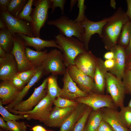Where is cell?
Instances as JSON below:
<instances>
[{
	"mask_svg": "<svg viewBox=\"0 0 131 131\" xmlns=\"http://www.w3.org/2000/svg\"><path fill=\"white\" fill-rule=\"evenodd\" d=\"M37 67L24 71L18 72L16 76L22 80L25 84H27L35 74Z\"/></svg>",
	"mask_w": 131,
	"mask_h": 131,
	"instance_id": "obj_38",
	"label": "cell"
},
{
	"mask_svg": "<svg viewBox=\"0 0 131 131\" xmlns=\"http://www.w3.org/2000/svg\"><path fill=\"white\" fill-rule=\"evenodd\" d=\"M33 131H52L46 129L45 128L40 125H35L31 129Z\"/></svg>",
	"mask_w": 131,
	"mask_h": 131,
	"instance_id": "obj_48",
	"label": "cell"
},
{
	"mask_svg": "<svg viewBox=\"0 0 131 131\" xmlns=\"http://www.w3.org/2000/svg\"><path fill=\"white\" fill-rule=\"evenodd\" d=\"M125 52L126 57L131 55V34L128 44L125 48Z\"/></svg>",
	"mask_w": 131,
	"mask_h": 131,
	"instance_id": "obj_49",
	"label": "cell"
},
{
	"mask_svg": "<svg viewBox=\"0 0 131 131\" xmlns=\"http://www.w3.org/2000/svg\"><path fill=\"white\" fill-rule=\"evenodd\" d=\"M51 0H33L31 14V21L29 23L33 35L40 38L41 30L44 26L48 18V10L51 8Z\"/></svg>",
	"mask_w": 131,
	"mask_h": 131,
	"instance_id": "obj_3",
	"label": "cell"
},
{
	"mask_svg": "<svg viewBox=\"0 0 131 131\" xmlns=\"http://www.w3.org/2000/svg\"><path fill=\"white\" fill-rule=\"evenodd\" d=\"M101 109L103 120L107 122L115 131H130L120 120L117 109L103 108Z\"/></svg>",
	"mask_w": 131,
	"mask_h": 131,
	"instance_id": "obj_18",
	"label": "cell"
},
{
	"mask_svg": "<svg viewBox=\"0 0 131 131\" xmlns=\"http://www.w3.org/2000/svg\"><path fill=\"white\" fill-rule=\"evenodd\" d=\"M75 106L60 108L55 106L53 108L48 118L44 123L49 127L60 128L69 116Z\"/></svg>",
	"mask_w": 131,
	"mask_h": 131,
	"instance_id": "obj_17",
	"label": "cell"
},
{
	"mask_svg": "<svg viewBox=\"0 0 131 131\" xmlns=\"http://www.w3.org/2000/svg\"><path fill=\"white\" fill-rule=\"evenodd\" d=\"M115 0H111L110 1V5L111 7L114 9H115L116 8Z\"/></svg>",
	"mask_w": 131,
	"mask_h": 131,
	"instance_id": "obj_54",
	"label": "cell"
},
{
	"mask_svg": "<svg viewBox=\"0 0 131 131\" xmlns=\"http://www.w3.org/2000/svg\"><path fill=\"white\" fill-rule=\"evenodd\" d=\"M52 5L51 13H53L55 9L59 7L60 9L61 14L63 15L64 13V5L66 2V0H51Z\"/></svg>",
	"mask_w": 131,
	"mask_h": 131,
	"instance_id": "obj_40",
	"label": "cell"
},
{
	"mask_svg": "<svg viewBox=\"0 0 131 131\" xmlns=\"http://www.w3.org/2000/svg\"><path fill=\"white\" fill-rule=\"evenodd\" d=\"M122 80L126 94L131 95V68H125Z\"/></svg>",
	"mask_w": 131,
	"mask_h": 131,
	"instance_id": "obj_36",
	"label": "cell"
},
{
	"mask_svg": "<svg viewBox=\"0 0 131 131\" xmlns=\"http://www.w3.org/2000/svg\"><path fill=\"white\" fill-rule=\"evenodd\" d=\"M54 36L57 44L62 49L63 60L67 67L74 65V60L78 55L87 51L84 44L77 38L60 34Z\"/></svg>",
	"mask_w": 131,
	"mask_h": 131,
	"instance_id": "obj_2",
	"label": "cell"
},
{
	"mask_svg": "<svg viewBox=\"0 0 131 131\" xmlns=\"http://www.w3.org/2000/svg\"><path fill=\"white\" fill-rule=\"evenodd\" d=\"M107 19V17H106L98 21H93L89 19L85 16L81 23L84 30L82 42L87 51H89V44L92 35L97 33L99 37L102 38L103 29Z\"/></svg>",
	"mask_w": 131,
	"mask_h": 131,
	"instance_id": "obj_14",
	"label": "cell"
},
{
	"mask_svg": "<svg viewBox=\"0 0 131 131\" xmlns=\"http://www.w3.org/2000/svg\"><path fill=\"white\" fill-rule=\"evenodd\" d=\"M67 68L71 77L81 90L88 93H96L93 78L81 72L75 65H71Z\"/></svg>",
	"mask_w": 131,
	"mask_h": 131,
	"instance_id": "obj_13",
	"label": "cell"
},
{
	"mask_svg": "<svg viewBox=\"0 0 131 131\" xmlns=\"http://www.w3.org/2000/svg\"><path fill=\"white\" fill-rule=\"evenodd\" d=\"M106 89L117 107L120 108L124 106L126 94L122 80L107 72L106 75Z\"/></svg>",
	"mask_w": 131,
	"mask_h": 131,
	"instance_id": "obj_7",
	"label": "cell"
},
{
	"mask_svg": "<svg viewBox=\"0 0 131 131\" xmlns=\"http://www.w3.org/2000/svg\"><path fill=\"white\" fill-rule=\"evenodd\" d=\"M55 106L60 108L75 106L78 103L74 100H70L58 96L53 101Z\"/></svg>",
	"mask_w": 131,
	"mask_h": 131,
	"instance_id": "obj_35",
	"label": "cell"
},
{
	"mask_svg": "<svg viewBox=\"0 0 131 131\" xmlns=\"http://www.w3.org/2000/svg\"><path fill=\"white\" fill-rule=\"evenodd\" d=\"M114 52L111 50L105 53L104 55V58L105 60L114 59Z\"/></svg>",
	"mask_w": 131,
	"mask_h": 131,
	"instance_id": "obj_46",
	"label": "cell"
},
{
	"mask_svg": "<svg viewBox=\"0 0 131 131\" xmlns=\"http://www.w3.org/2000/svg\"><path fill=\"white\" fill-rule=\"evenodd\" d=\"M20 91L10 80L3 81L0 84V101L2 104L8 105L12 102L17 98Z\"/></svg>",
	"mask_w": 131,
	"mask_h": 131,
	"instance_id": "obj_21",
	"label": "cell"
},
{
	"mask_svg": "<svg viewBox=\"0 0 131 131\" xmlns=\"http://www.w3.org/2000/svg\"><path fill=\"white\" fill-rule=\"evenodd\" d=\"M5 51L0 46V57H5L7 54Z\"/></svg>",
	"mask_w": 131,
	"mask_h": 131,
	"instance_id": "obj_52",
	"label": "cell"
},
{
	"mask_svg": "<svg viewBox=\"0 0 131 131\" xmlns=\"http://www.w3.org/2000/svg\"><path fill=\"white\" fill-rule=\"evenodd\" d=\"M18 66L14 56L7 53L3 57H0V79L3 81L10 80L18 73Z\"/></svg>",
	"mask_w": 131,
	"mask_h": 131,
	"instance_id": "obj_16",
	"label": "cell"
},
{
	"mask_svg": "<svg viewBox=\"0 0 131 131\" xmlns=\"http://www.w3.org/2000/svg\"><path fill=\"white\" fill-rule=\"evenodd\" d=\"M57 78V75L52 74L48 77L47 94L53 101L59 96L61 90L58 85Z\"/></svg>",
	"mask_w": 131,
	"mask_h": 131,
	"instance_id": "obj_28",
	"label": "cell"
},
{
	"mask_svg": "<svg viewBox=\"0 0 131 131\" xmlns=\"http://www.w3.org/2000/svg\"><path fill=\"white\" fill-rule=\"evenodd\" d=\"M85 1L84 0H77V6L79 8V11L77 17L74 20L76 22H81L86 16L85 15V11L86 8Z\"/></svg>",
	"mask_w": 131,
	"mask_h": 131,
	"instance_id": "obj_39",
	"label": "cell"
},
{
	"mask_svg": "<svg viewBox=\"0 0 131 131\" xmlns=\"http://www.w3.org/2000/svg\"><path fill=\"white\" fill-rule=\"evenodd\" d=\"M74 101L90 107L93 110H96L103 108L115 109L118 108L109 95L90 92L87 95L78 98Z\"/></svg>",
	"mask_w": 131,
	"mask_h": 131,
	"instance_id": "obj_8",
	"label": "cell"
},
{
	"mask_svg": "<svg viewBox=\"0 0 131 131\" xmlns=\"http://www.w3.org/2000/svg\"><path fill=\"white\" fill-rule=\"evenodd\" d=\"M131 34V22L129 20L123 26L117 44L126 48L129 42Z\"/></svg>",
	"mask_w": 131,
	"mask_h": 131,
	"instance_id": "obj_29",
	"label": "cell"
},
{
	"mask_svg": "<svg viewBox=\"0 0 131 131\" xmlns=\"http://www.w3.org/2000/svg\"><path fill=\"white\" fill-rule=\"evenodd\" d=\"M87 106L84 104L78 103L61 126L59 131H73L76 123L83 115Z\"/></svg>",
	"mask_w": 131,
	"mask_h": 131,
	"instance_id": "obj_23",
	"label": "cell"
},
{
	"mask_svg": "<svg viewBox=\"0 0 131 131\" xmlns=\"http://www.w3.org/2000/svg\"><path fill=\"white\" fill-rule=\"evenodd\" d=\"M125 68H131V55L126 57Z\"/></svg>",
	"mask_w": 131,
	"mask_h": 131,
	"instance_id": "obj_50",
	"label": "cell"
},
{
	"mask_svg": "<svg viewBox=\"0 0 131 131\" xmlns=\"http://www.w3.org/2000/svg\"><path fill=\"white\" fill-rule=\"evenodd\" d=\"M47 23L56 27L59 29L60 34L67 37L74 36L82 42L84 30L81 22H76L63 15L58 19L48 21Z\"/></svg>",
	"mask_w": 131,
	"mask_h": 131,
	"instance_id": "obj_4",
	"label": "cell"
},
{
	"mask_svg": "<svg viewBox=\"0 0 131 131\" xmlns=\"http://www.w3.org/2000/svg\"><path fill=\"white\" fill-rule=\"evenodd\" d=\"M7 25L3 20L1 18H0V29L1 30L7 28Z\"/></svg>",
	"mask_w": 131,
	"mask_h": 131,
	"instance_id": "obj_51",
	"label": "cell"
},
{
	"mask_svg": "<svg viewBox=\"0 0 131 131\" xmlns=\"http://www.w3.org/2000/svg\"><path fill=\"white\" fill-rule=\"evenodd\" d=\"M129 129L130 131H131V125L130 126V127L129 128Z\"/></svg>",
	"mask_w": 131,
	"mask_h": 131,
	"instance_id": "obj_56",
	"label": "cell"
},
{
	"mask_svg": "<svg viewBox=\"0 0 131 131\" xmlns=\"http://www.w3.org/2000/svg\"><path fill=\"white\" fill-rule=\"evenodd\" d=\"M43 75H44V72L42 65L37 66L35 74L26 85L20 91L17 98L5 107L6 108L12 109L15 106L22 101L30 89L40 80Z\"/></svg>",
	"mask_w": 131,
	"mask_h": 131,
	"instance_id": "obj_24",
	"label": "cell"
},
{
	"mask_svg": "<svg viewBox=\"0 0 131 131\" xmlns=\"http://www.w3.org/2000/svg\"><path fill=\"white\" fill-rule=\"evenodd\" d=\"M98 131H115L107 122L103 120L99 126Z\"/></svg>",
	"mask_w": 131,
	"mask_h": 131,
	"instance_id": "obj_43",
	"label": "cell"
},
{
	"mask_svg": "<svg viewBox=\"0 0 131 131\" xmlns=\"http://www.w3.org/2000/svg\"><path fill=\"white\" fill-rule=\"evenodd\" d=\"M98 58L91 51H87L76 56L74 65L81 72L93 79Z\"/></svg>",
	"mask_w": 131,
	"mask_h": 131,
	"instance_id": "obj_12",
	"label": "cell"
},
{
	"mask_svg": "<svg viewBox=\"0 0 131 131\" xmlns=\"http://www.w3.org/2000/svg\"><path fill=\"white\" fill-rule=\"evenodd\" d=\"M14 46L11 52L17 64L18 72L31 69L34 66L27 60L25 54V41L16 34L13 35Z\"/></svg>",
	"mask_w": 131,
	"mask_h": 131,
	"instance_id": "obj_9",
	"label": "cell"
},
{
	"mask_svg": "<svg viewBox=\"0 0 131 131\" xmlns=\"http://www.w3.org/2000/svg\"><path fill=\"white\" fill-rule=\"evenodd\" d=\"M127 9L126 13L128 17L129 20L131 22V0H126Z\"/></svg>",
	"mask_w": 131,
	"mask_h": 131,
	"instance_id": "obj_45",
	"label": "cell"
},
{
	"mask_svg": "<svg viewBox=\"0 0 131 131\" xmlns=\"http://www.w3.org/2000/svg\"><path fill=\"white\" fill-rule=\"evenodd\" d=\"M0 17L5 22L7 28L12 35L18 33L34 37L29 23L13 16L8 11L0 12Z\"/></svg>",
	"mask_w": 131,
	"mask_h": 131,
	"instance_id": "obj_10",
	"label": "cell"
},
{
	"mask_svg": "<svg viewBox=\"0 0 131 131\" xmlns=\"http://www.w3.org/2000/svg\"><path fill=\"white\" fill-rule=\"evenodd\" d=\"M129 20L126 12L121 7L107 17L103 29L102 38L106 49L110 50L111 48L117 44L123 26Z\"/></svg>",
	"mask_w": 131,
	"mask_h": 131,
	"instance_id": "obj_1",
	"label": "cell"
},
{
	"mask_svg": "<svg viewBox=\"0 0 131 131\" xmlns=\"http://www.w3.org/2000/svg\"><path fill=\"white\" fill-rule=\"evenodd\" d=\"M104 61L98 58L94 73V80L96 93L105 94L106 88V75L108 72L104 64Z\"/></svg>",
	"mask_w": 131,
	"mask_h": 131,
	"instance_id": "obj_22",
	"label": "cell"
},
{
	"mask_svg": "<svg viewBox=\"0 0 131 131\" xmlns=\"http://www.w3.org/2000/svg\"><path fill=\"white\" fill-rule=\"evenodd\" d=\"M11 0H0V11H7L8 5Z\"/></svg>",
	"mask_w": 131,
	"mask_h": 131,
	"instance_id": "obj_44",
	"label": "cell"
},
{
	"mask_svg": "<svg viewBox=\"0 0 131 131\" xmlns=\"http://www.w3.org/2000/svg\"><path fill=\"white\" fill-rule=\"evenodd\" d=\"M127 106L131 108V98Z\"/></svg>",
	"mask_w": 131,
	"mask_h": 131,
	"instance_id": "obj_55",
	"label": "cell"
},
{
	"mask_svg": "<svg viewBox=\"0 0 131 131\" xmlns=\"http://www.w3.org/2000/svg\"><path fill=\"white\" fill-rule=\"evenodd\" d=\"M77 2V0H71L70 2V11L72 10L73 7Z\"/></svg>",
	"mask_w": 131,
	"mask_h": 131,
	"instance_id": "obj_53",
	"label": "cell"
},
{
	"mask_svg": "<svg viewBox=\"0 0 131 131\" xmlns=\"http://www.w3.org/2000/svg\"><path fill=\"white\" fill-rule=\"evenodd\" d=\"M14 46L12 35L8 28L0 30V46L7 53H11Z\"/></svg>",
	"mask_w": 131,
	"mask_h": 131,
	"instance_id": "obj_27",
	"label": "cell"
},
{
	"mask_svg": "<svg viewBox=\"0 0 131 131\" xmlns=\"http://www.w3.org/2000/svg\"><path fill=\"white\" fill-rule=\"evenodd\" d=\"M0 131H5L1 128H0Z\"/></svg>",
	"mask_w": 131,
	"mask_h": 131,
	"instance_id": "obj_57",
	"label": "cell"
},
{
	"mask_svg": "<svg viewBox=\"0 0 131 131\" xmlns=\"http://www.w3.org/2000/svg\"><path fill=\"white\" fill-rule=\"evenodd\" d=\"M41 65L44 75L50 74L63 75L67 68L63 61L62 51L56 49H52L48 52Z\"/></svg>",
	"mask_w": 131,
	"mask_h": 131,
	"instance_id": "obj_6",
	"label": "cell"
},
{
	"mask_svg": "<svg viewBox=\"0 0 131 131\" xmlns=\"http://www.w3.org/2000/svg\"><path fill=\"white\" fill-rule=\"evenodd\" d=\"M6 123L9 131H27V127L23 121H10Z\"/></svg>",
	"mask_w": 131,
	"mask_h": 131,
	"instance_id": "obj_37",
	"label": "cell"
},
{
	"mask_svg": "<svg viewBox=\"0 0 131 131\" xmlns=\"http://www.w3.org/2000/svg\"><path fill=\"white\" fill-rule=\"evenodd\" d=\"M53 101L47 94L32 110L26 112H19L12 109L6 108L15 115H24L28 120L33 119L44 123L48 119L53 108Z\"/></svg>",
	"mask_w": 131,
	"mask_h": 131,
	"instance_id": "obj_5",
	"label": "cell"
},
{
	"mask_svg": "<svg viewBox=\"0 0 131 131\" xmlns=\"http://www.w3.org/2000/svg\"><path fill=\"white\" fill-rule=\"evenodd\" d=\"M110 50L114 54L115 63V69L112 74L118 78L122 79L125 68L126 56L125 48L117 44L111 49Z\"/></svg>",
	"mask_w": 131,
	"mask_h": 131,
	"instance_id": "obj_19",
	"label": "cell"
},
{
	"mask_svg": "<svg viewBox=\"0 0 131 131\" xmlns=\"http://www.w3.org/2000/svg\"><path fill=\"white\" fill-rule=\"evenodd\" d=\"M63 86L59 96L70 100H74L77 98L85 96L88 93L81 90L71 77L67 68L62 78Z\"/></svg>",
	"mask_w": 131,
	"mask_h": 131,
	"instance_id": "obj_15",
	"label": "cell"
},
{
	"mask_svg": "<svg viewBox=\"0 0 131 131\" xmlns=\"http://www.w3.org/2000/svg\"><path fill=\"white\" fill-rule=\"evenodd\" d=\"M118 115L123 124L129 128L131 125V108L127 106H124L120 108V110L118 112Z\"/></svg>",
	"mask_w": 131,
	"mask_h": 131,
	"instance_id": "obj_31",
	"label": "cell"
},
{
	"mask_svg": "<svg viewBox=\"0 0 131 131\" xmlns=\"http://www.w3.org/2000/svg\"><path fill=\"white\" fill-rule=\"evenodd\" d=\"M103 120L101 109L96 110H92L89 115L84 131H98Z\"/></svg>",
	"mask_w": 131,
	"mask_h": 131,
	"instance_id": "obj_26",
	"label": "cell"
},
{
	"mask_svg": "<svg viewBox=\"0 0 131 131\" xmlns=\"http://www.w3.org/2000/svg\"><path fill=\"white\" fill-rule=\"evenodd\" d=\"M33 0H28L21 12L16 17L25 20L30 23L31 21V14L32 10V6Z\"/></svg>",
	"mask_w": 131,
	"mask_h": 131,
	"instance_id": "obj_33",
	"label": "cell"
},
{
	"mask_svg": "<svg viewBox=\"0 0 131 131\" xmlns=\"http://www.w3.org/2000/svg\"><path fill=\"white\" fill-rule=\"evenodd\" d=\"M0 127L5 131H9L6 123L5 122V121L1 116L0 117Z\"/></svg>",
	"mask_w": 131,
	"mask_h": 131,
	"instance_id": "obj_47",
	"label": "cell"
},
{
	"mask_svg": "<svg viewBox=\"0 0 131 131\" xmlns=\"http://www.w3.org/2000/svg\"><path fill=\"white\" fill-rule=\"evenodd\" d=\"M47 49L40 51H35L26 47L25 54L26 58L33 66L37 67L42 65L45 59L48 52Z\"/></svg>",
	"mask_w": 131,
	"mask_h": 131,
	"instance_id": "obj_25",
	"label": "cell"
},
{
	"mask_svg": "<svg viewBox=\"0 0 131 131\" xmlns=\"http://www.w3.org/2000/svg\"><path fill=\"white\" fill-rule=\"evenodd\" d=\"M24 41L25 45L33 47L37 51H40L45 48L54 47L57 48L63 52L62 48L57 44L55 40H45L40 38L32 37L21 34H16Z\"/></svg>",
	"mask_w": 131,
	"mask_h": 131,
	"instance_id": "obj_20",
	"label": "cell"
},
{
	"mask_svg": "<svg viewBox=\"0 0 131 131\" xmlns=\"http://www.w3.org/2000/svg\"><path fill=\"white\" fill-rule=\"evenodd\" d=\"M0 114L5 121H16L25 119L24 115L13 114L3 106L0 101Z\"/></svg>",
	"mask_w": 131,
	"mask_h": 131,
	"instance_id": "obj_32",
	"label": "cell"
},
{
	"mask_svg": "<svg viewBox=\"0 0 131 131\" xmlns=\"http://www.w3.org/2000/svg\"><path fill=\"white\" fill-rule=\"evenodd\" d=\"M9 80L15 87L20 90L25 86V83L16 75Z\"/></svg>",
	"mask_w": 131,
	"mask_h": 131,
	"instance_id": "obj_41",
	"label": "cell"
},
{
	"mask_svg": "<svg viewBox=\"0 0 131 131\" xmlns=\"http://www.w3.org/2000/svg\"><path fill=\"white\" fill-rule=\"evenodd\" d=\"M28 1L27 0H11L8 7V12L16 17L21 12Z\"/></svg>",
	"mask_w": 131,
	"mask_h": 131,
	"instance_id": "obj_30",
	"label": "cell"
},
{
	"mask_svg": "<svg viewBox=\"0 0 131 131\" xmlns=\"http://www.w3.org/2000/svg\"><path fill=\"white\" fill-rule=\"evenodd\" d=\"M104 64L107 71L112 74L115 66V61L114 59L105 60L104 61Z\"/></svg>",
	"mask_w": 131,
	"mask_h": 131,
	"instance_id": "obj_42",
	"label": "cell"
},
{
	"mask_svg": "<svg viewBox=\"0 0 131 131\" xmlns=\"http://www.w3.org/2000/svg\"><path fill=\"white\" fill-rule=\"evenodd\" d=\"M48 77L45 79L42 83L34 89V91L26 100L20 102L12 109L19 112H26L32 110L46 95Z\"/></svg>",
	"mask_w": 131,
	"mask_h": 131,
	"instance_id": "obj_11",
	"label": "cell"
},
{
	"mask_svg": "<svg viewBox=\"0 0 131 131\" xmlns=\"http://www.w3.org/2000/svg\"><path fill=\"white\" fill-rule=\"evenodd\" d=\"M92 110L90 107L87 106L83 115L75 125L73 131H84L88 117Z\"/></svg>",
	"mask_w": 131,
	"mask_h": 131,
	"instance_id": "obj_34",
	"label": "cell"
}]
</instances>
